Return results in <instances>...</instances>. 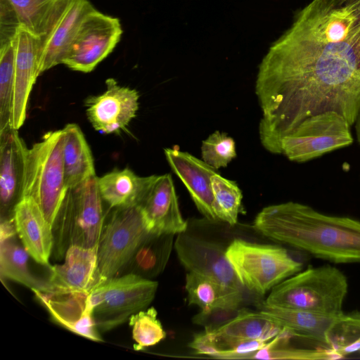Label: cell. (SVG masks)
Here are the masks:
<instances>
[{
  "instance_id": "6da1fadb",
  "label": "cell",
  "mask_w": 360,
  "mask_h": 360,
  "mask_svg": "<svg viewBox=\"0 0 360 360\" xmlns=\"http://www.w3.org/2000/svg\"><path fill=\"white\" fill-rule=\"evenodd\" d=\"M263 236L334 263L360 262V221L330 216L295 202L272 205L256 216Z\"/></svg>"
},
{
  "instance_id": "7a4b0ae2",
  "label": "cell",
  "mask_w": 360,
  "mask_h": 360,
  "mask_svg": "<svg viewBox=\"0 0 360 360\" xmlns=\"http://www.w3.org/2000/svg\"><path fill=\"white\" fill-rule=\"evenodd\" d=\"M348 290L346 276L330 265L308 268L274 286L264 302L269 305L338 316Z\"/></svg>"
},
{
  "instance_id": "3957f363",
  "label": "cell",
  "mask_w": 360,
  "mask_h": 360,
  "mask_svg": "<svg viewBox=\"0 0 360 360\" xmlns=\"http://www.w3.org/2000/svg\"><path fill=\"white\" fill-rule=\"evenodd\" d=\"M103 202L96 175L68 191L52 225L56 257H64L72 245H98L105 221Z\"/></svg>"
},
{
  "instance_id": "277c9868",
  "label": "cell",
  "mask_w": 360,
  "mask_h": 360,
  "mask_svg": "<svg viewBox=\"0 0 360 360\" xmlns=\"http://www.w3.org/2000/svg\"><path fill=\"white\" fill-rule=\"evenodd\" d=\"M64 131L45 134L27 149L22 197L33 198L53 225L68 193L63 167Z\"/></svg>"
},
{
  "instance_id": "5b68a950",
  "label": "cell",
  "mask_w": 360,
  "mask_h": 360,
  "mask_svg": "<svg viewBox=\"0 0 360 360\" xmlns=\"http://www.w3.org/2000/svg\"><path fill=\"white\" fill-rule=\"evenodd\" d=\"M226 255L242 285L260 295L302 267L301 262L281 246L239 238L227 245Z\"/></svg>"
},
{
  "instance_id": "8992f818",
  "label": "cell",
  "mask_w": 360,
  "mask_h": 360,
  "mask_svg": "<svg viewBox=\"0 0 360 360\" xmlns=\"http://www.w3.org/2000/svg\"><path fill=\"white\" fill-rule=\"evenodd\" d=\"M158 283L134 274L104 280L89 294V304L99 332L110 330L148 308Z\"/></svg>"
},
{
  "instance_id": "52a82bcc",
  "label": "cell",
  "mask_w": 360,
  "mask_h": 360,
  "mask_svg": "<svg viewBox=\"0 0 360 360\" xmlns=\"http://www.w3.org/2000/svg\"><path fill=\"white\" fill-rule=\"evenodd\" d=\"M148 233L138 205L112 209L98 244L103 281L122 274Z\"/></svg>"
},
{
  "instance_id": "ba28073f",
  "label": "cell",
  "mask_w": 360,
  "mask_h": 360,
  "mask_svg": "<svg viewBox=\"0 0 360 360\" xmlns=\"http://www.w3.org/2000/svg\"><path fill=\"white\" fill-rule=\"evenodd\" d=\"M350 127L348 121L335 111L312 115L283 138L280 154L298 162L312 160L351 145Z\"/></svg>"
},
{
  "instance_id": "9c48e42d",
  "label": "cell",
  "mask_w": 360,
  "mask_h": 360,
  "mask_svg": "<svg viewBox=\"0 0 360 360\" xmlns=\"http://www.w3.org/2000/svg\"><path fill=\"white\" fill-rule=\"evenodd\" d=\"M122 32L117 18L94 8L82 20L62 64L75 71L91 72L114 50Z\"/></svg>"
},
{
  "instance_id": "30bf717a",
  "label": "cell",
  "mask_w": 360,
  "mask_h": 360,
  "mask_svg": "<svg viewBox=\"0 0 360 360\" xmlns=\"http://www.w3.org/2000/svg\"><path fill=\"white\" fill-rule=\"evenodd\" d=\"M174 248L181 264L188 272L210 278L226 286L243 291L226 255V247L187 229L178 233Z\"/></svg>"
},
{
  "instance_id": "8fae6325",
  "label": "cell",
  "mask_w": 360,
  "mask_h": 360,
  "mask_svg": "<svg viewBox=\"0 0 360 360\" xmlns=\"http://www.w3.org/2000/svg\"><path fill=\"white\" fill-rule=\"evenodd\" d=\"M106 89L101 94L85 101L89 121L103 134H119L126 129L139 110V92L120 85L114 78L105 81Z\"/></svg>"
},
{
  "instance_id": "7c38bea8",
  "label": "cell",
  "mask_w": 360,
  "mask_h": 360,
  "mask_svg": "<svg viewBox=\"0 0 360 360\" xmlns=\"http://www.w3.org/2000/svg\"><path fill=\"white\" fill-rule=\"evenodd\" d=\"M138 206L149 232L177 235L188 229L170 174L149 176Z\"/></svg>"
},
{
  "instance_id": "4fadbf2b",
  "label": "cell",
  "mask_w": 360,
  "mask_h": 360,
  "mask_svg": "<svg viewBox=\"0 0 360 360\" xmlns=\"http://www.w3.org/2000/svg\"><path fill=\"white\" fill-rule=\"evenodd\" d=\"M15 46L14 84L11 127L18 130L26 118L31 90L40 72L42 40L22 27L13 39Z\"/></svg>"
},
{
  "instance_id": "5bb4252c",
  "label": "cell",
  "mask_w": 360,
  "mask_h": 360,
  "mask_svg": "<svg viewBox=\"0 0 360 360\" xmlns=\"http://www.w3.org/2000/svg\"><path fill=\"white\" fill-rule=\"evenodd\" d=\"M49 269L47 281L51 292L89 293L103 281L98 269V245H72L65 254L64 262Z\"/></svg>"
},
{
  "instance_id": "9a60e30c",
  "label": "cell",
  "mask_w": 360,
  "mask_h": 360,
  "mask_svg": "<svg viewBox=\"0 0 360 360\" xmlns=\"http://www.w3.org/2000/svg\"><path fill=\"white\" fill-rule=\"evenodd\" d=\"M52 319L67 330L95 342H102L86 292L32 290Z\"/></svg>"
},
{
  "instance_id": "2e32d148",
  "label": "cell",
  "mask_w": 360,
  "mask_h": 360,
  "mask_svg": "<svg viewBox=\"0 0 360 360\" xmlns=\"http://www.w3.org/2000/svg\"><path fill=\"white\" fill-rule=\"evenodd\" d=\"M164 151L171 169L185 185L199 212L209 221L218 222L212 189V177L217 173L215 169L188 153L174 148Z\"/></svg>"
},
{
  "instance_id": "e0dca14e",
  "label": "cell",
  "mask_w": 360,
  "mask_h": 360,
  "mask_svg": "<svg viewBox=\"0 0 360 360\" xmlns=\"http://www.w3.org/2000/svg\"><path fill=\"white\" fill-rule=\"evenodd\" d=\"M12 217L17 235L30 256L37 263L49 266L53 250V227L38 203L30 197H22Z\"/></svg>"
},
{
  "instance_id": "ac0fdd59",
  "label": "cell",
  "mask_w": 360,
  "mask_h": 360,
  "mask_svg": "<svg viewBox=\"0 0 360 360\" xmlns=\"http://www.w3.org/2000/svg\"><path fill=\"white\" fill-rule=\"evenodd\" d=\"M27 149L18 130L10 129L0 134L1 218L12 217L22 198Z\"/></svg>"
},
{
  "instance_id": "d6986e66",
  "label": "cell",
  "mask_w": 360,
  "mask_h": 360,
  "mask_svg": "<svg viewBox=\"0 0 360 360\" xmlns=\"http://www.w3.org/2000/svg\"><path fill=\"white\" fill-rule=\"evenodd\" d=\"M94 7L89 0H69L42 39L40 72L62 64L85 15Z\"/></svg>"
},
{
  "instance_id": "ffe728a7",
  "label": "cell",
  "mask_w": 360,
  "mask_h": 360,
  "mask_svg": "<svg viewBox=\"0 0 360 360\" xmlns=\"http://www.w3.org/2000/svg\"><path fill=\"white\" fill-rule=\"evenodd\" d=\"M257 307L261 314L277 322L293 335L328 346L325 334L336 316L269 305L264 301Z\"/></svg>"
},
{
  "instance_id": "44dd1931",
  "label": "cell",
  "mask_w": 360,
  "mask_h": 360,
  "mask_svg": "<svg viewBox=\"0 0 360 360\" xmlns=\"http://www.w3.org/2000/svg\"><path fill=\"white\" fill-rule=\"evenodd\" d=\"M63 130L65 182L70 190L95 176L96 172L91 149L80 127L71 123Z\"/></svg>"
},
{
  "instance_id": "7402d4cb",
  "label": "cell",
  "mask_w": 360,
  "mask_h": 360,
  "mask_svg": "<svg viewBox=\"0 0 360 360\" xmlns=\"http://www.w3.org/2000/svg\"><path fill=\"white\" fill-rule=\"evenodd\" d=\"M174 236L149 232L122 274H134L148 279L160 275L169 259Z\"/></svg>"
},
{
  "instance_id": "603a6c76",
  "label": "cell",
  "mask_w": 360,
  "mask_h": 360,
  "mask_svg": "<svg viewBox=\"0 0 360 360\" xmlns=\"http://www.w3.org/2000/svg\"><path fill=\"white\" fill-rule=\"evenodd\" d=\"M149 180L129 168L116 169L98 177L100 193L110 209L138 205Z\"/></svg>"
},
{
  "instance_id": "cb8c5ba5",
  "label": "cell",
  "mask_w": 360,
  "mask_h": 360,
  "mask_svg": "<svg viewBox=\"0 0 360 360\" xmlns=\"http://www.w3.org/2000/svg\"><path fill=\"white\" fill-rule=\"evenodd\" d=\"M283 328L259 311L241 308L231 321L212 333L218 342L258 340L268 342L278 335Z\"/></svg>"
},
{
  "instance_id": "d4e9b609",
  "label": "cell",
  "mask_w": 360,
  "mask_h": 360,
  "mask_svg": "<svg viewBox=\"0 0 360 360\" xmlns=\"http://www.w3.org/2000/svg\"><path fill=\"white\" fill-rule=\"evenodd\" d=\"M185 289L188 304L201 309L240 308L243 300V291L193 272L186 274Z\"/></svg>"
},
{
  "instance_id": "484cf974",
  "label": "cell",
  "mask_w": 360,
  "mask_h": 360,
  "mask_svg": "<svg viewBox=\"0 0 360 360\" xmlns=\"http://www.w3.org/2000/svg\"><path fill=\"white\" fill-rule=\"evenodd\" d=\"M20 25L41 40L49 34L69 0H8Z\"/></svg>"
},
{
  "instance_id": "4316f807",
  "label": "cell",
  "mask_w": 360,
  "mask_h": 360,
  "mask_svg": "<svg viewBox=\"0 0 360 360\" xmlns=\"http://www.w3.org/2000/svg\"><path fill=\"white\" fill-rule=\"evenodd\" d=\"M29 254L24 247L15 242V238L0 242V274L19 283L32 290L51 292L47 280L33 276L28 267Z\"/></svg>"
},
{
  "instance_id": "83f0119b",
  "label": "cell",
  "mask_w": 360,
  "mask_h": 360,
  "mask_svg": "<svg viewBox=\"0 0 360 360\" xmlns=\"http://www.w3.org/2000/svg\"><path fill=\"white\" fill-rule=\"evenodd\" d=\"M326 345L340 358L360 353V312L358 311L336 316L328 328Z\"/></svg>"
},
{
  "instance_id": "f1b7e54d",
  "label": "cell",
  "mask_w": 360,
  "mask_h": 360,
  "mask_svg": "<svg viewBox=\"0 0 360 360\" xmlns=\"http://www.w3.org/2000/svg\"><path fill=\"white\" fill-rule=\"evenodd\" d=\"M212 189L214 210L218 221L231 226L236 225L242 210L243 198L237 184L217 173L212 177Z\"/></svg>"
},
{
  "instance_id": "f546056e",
  "label": "cell",
  "mask_w": 360,
  "mask_h": 360,
  "mask_svg": "<svg viewBox=\"0 0 360 360\" xmlns=\"http://www.w3.org/2000/svg\"><path fill=\"white\" fill-rule=\"evenodd\" d=\"M14 61L15 46L13 40L0 46V134L11 129Z\"/></svg>"
},
{
  "instance_id": "4dcf8cb0",
  "label": "cell",
  "mask_w": 360,
  "mask_h": 360,
  "mask_svg": "<svg viewBox=\"0 0 360 360\" xmlns=\"http://www.w3.org/2000/svg\"><path fill=\"white\" fill-rule=\"evenodd\" d=\"M280 333L267 342L262 349L254 353L250 359H340L328 347L297 348L288 347L283 342V333Z\"/></svg>"
},
{
  "instance_id": "1f68e13d",
  "label": "cell",
  "mask_w": 360,
  "mask_h": 360,
  "mask_svg": "<svg viewBox=\"0 0 360 360\" xmlns=\"http://www.w3.org/2000/svg\"><path fill=\"white\" fill-rule=\"evenodd\" d=\"M129 323L135 342L134 349L136 351L155 345L166 338V333L153 307L133 314L129 319Z\"/></svg>"
},
{
  "instance_id": "d6a6232c",
  "label": "cell",
  "mask_w": 360,
  "mask_h": 360,
  "mask_svg": "<svg viewBox=\"0 0 360 360\" xmlns=\"http://www.w3.org/2000/svg\"><path fill=\"white\" fill-rule=\"evenodd\" d=\"M201 154L202 160L214 169L225 167L236 156L235 141L216 131L202 141Z\"/></svg>"
},
{
  "instance_id": "836d02e7",
  "label": "cell",
  "mask_w": 360,
  "mask_h": 360,
  "mask_svg": "<svg viewBox=\"0 0 360 360\" xmlns=\"http://www.w3.org/2000/svg\"><path fill=\"white\" fill-rule=\"evenodd\" d=\"M240 309L214 307L201 309L193 316V322L204 327L206 332H213L234 319Z\"/></svg>"
},
{
  "instance_id": "e575fe53",
  "label": "cell",
  "mask_w": 360,
  "mask_h": 360,
  "mask_svg": "<svg viewBox=\"0 0 360 360\" xmlns=\"http://www.w3.org/2000/svg\"><path fill=\"white\" fill-rule=\"evenodd\" d=\"M20 27L12 6L8 0H0V45L13 41Z\"/></svg>"
},
{
  "instance_id": "d590c367",
  "label": "cell",
  "mask_w": 360,
  "mask_h": 360,
  "mask_svg": "<svg viewBox=\"0 0 360 360\" xmlns=\"http://www.w3.org/2000/svg\"><path fill=\"white\" fill-rule=\"evenodd\" d=\"M197 354L207 355L219 358L221 349L212 333L204 331L194 335L188 344Z\"/></svg>"
},
{
  "instance_id": "8d00e7d4",
  "label": "cell",
  "mask_w": 360,
  "mask_h": 360,
  "mask_svg": "<svg viewBox=\"0 0 360 360\" xmlns=\"http://www.w3.org/2000/svg\"><path fill=\"white\" fill-rule=\"evenodd\" d=\"M17 235L13 217L1 218L0 242L15 238Z\"/></svg>"
},
{
  "instance_id": "74e56055",
  "label": "cell",
  "mask_w": 360,
  "mask_h": 360,
  "mask_svg": "<svg viewBox=\"0 0 360 360\" xmlns=\"http://www.w3.org/2000/svg\"><path fill=\"white\" fill-rule=\"evenodd\" d=\"M355 123H356V130L357 139H358V141L360 144V111L359 112V115H358V117H357V119H356Z\"/></svg>"
}]
</instances>
